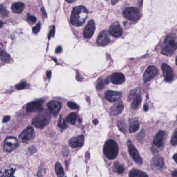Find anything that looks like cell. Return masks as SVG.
I'll return each mask as SVG.
<instances>
[{"label":"cell","mask_w":177,"mask_h":177,"mask_svg":"<svg viewBox=\"0 0 177 177\" xmlns=\"http://www.w3.org/2000/svg\"><path fill=\"white\" fill-rule=\"evenodd\" d=\"M88 11L84 6H78L74 7L72 9L70 22L76 27H80L84 24L87 18Z\"/></svg>","instance_id":"cell-1"},{"label":"cell","mask_w":177,"mask_h":177,"mask_svg":"<svg viewBox=\"0 0 177 177\" xmlns=\"http://www.w3.org/2000/svg\"><path fill=\"white\" fill-rule=\"evenodd\" d=\"M164 46L161 53L165 56H171L177 49V38L174 34H169L166 37Z\"/></svg>","instance_id":"cell-2"},{"label":"cell","mask_w":177,"mask_h":177,"mask_svg":"<svg viewBox=\"0 0 177 177\" xmlns=\"http://www.w3.org/2000/svg\"><path fill=\"white\" fill-rule=\"evenodd\" d=\"M49 111H41L33 119L32 123L33 126L38 128H43L50 121L51 115Z\"/></svg>","instance_id":"cell-3"},{"label":"cell","mask_w":177,"mask_h":177,"mask_svg":"<svg viewBox=\"0 0 177 177\" xmlns=\"http://www.w3.org/2000/svg\"><path fill=\"white\" fill-rule=\"evenodd\" d=\"M118 145L112 139L108 140L103 147L104 154L110 159H114L118 154Z\"/></svg>","instance_id":"cell-4"},{"label":"cell","mask_w":177,"mask_h":177,"mask_svg":"<svg viewBox=\"0 0 177 177\" xmlns=\"http://www.w3.org/2000/svg\"><path fill=\"white\" fill-rule=\"evenodd\" d=\"M123 16L127 20L137 21L141 17V14L138 9L136 7H129L124 10Z\"/></svg>","instance_id":"cell-5"},{"label":"cell","mask_w":177,"mask_h":177,"mask_svg":"<svg viewBox=\"0 0 177 177\" xmlns=\"http://www.w3.org/2000/svg\"><path fill=\"white\" fill-rule=\"evenodd\" d=\"M127 146L128 148V152L130 156L132 157L134 162L139 165H141L143 163V160L139 152L137 150L135 145H133V142L128 140L127 142Z\"/></svg>","instance_id":"cell-6"},{"label":"cell","mask_w":177,"mask_h":177,"mask_svg":"<svg viewBox=\"0 0 177 177\" xmlns=\"http://www.w3.org/2000/svg\"><path fill=\"white\" fill-rule=\"evenodd\" d=\"M19 145L18 139L14 137H7L4 142V150L7 152H11L16 150Z\"/></svg>","instance_id":"cell-7"},{"label":"cell","mask_w":177,"mask_h":177,"mask_svg":"<svg viewBox=\"0 0 177 177\" xmlns=\"http://www.w3.org/2000/svg\"><path fill=\"white\" fill-rule=\"evenodd\" d=\"M35 137V132L32 127H28L21 133L19 139L22 142H28L32 140Z\"/></svg>","instance_id":"cell-8"},{"label":"cell","mask_w":177,"mask_h":177,"mask_svg":"<svg viewBox=\"0 0 177 177\" xmlns=\"http://www.w3.org/2000/svg\"><path fill=\"white\" fill-rule=\"evenodd\" d=\"M44 102V100L40 99L28 103L26 108L27 112H34L42 111L43 110V104Z\"/></svg>","instance_id":"cell-9"},{"label":"cell","mask_w":177,"mask_h":177,"mask_svg":"<svg viewBox=\"0 0 177 177\" xmlns=\"http://www.w3.org/2000/svg\"><path fill=\"white\" fill-rule=\"evenodd\" d=\"M95 23L93 20L89 21L88 24H86L83 32V36L85 38L89 39L91 38L95 31Z\"/></svg>","instance_id":"cell-10"},{"label":"cell","mask_w":177,"mask_h":177,"mask_svg":"<svg viewBox=\"0 0 177 177\" xmlns=\"http://www.w3.org/2000/svg\"><path fill=\"white\" fill-rule=\"evenodd\" d=\"M157 69L153 65L149 66L143 74V80L145 82H148L153 79L157 75Z\"/></svg>","instance_id":"cell-11"},{"label":"cell","mask_w":177,"mask_h":177,"mask_svg":"<svg viewBox=\"0 0 177 177\" xmlns=\"http://www.w3.org/2000/svg\"><path fill=\"white\" fill-rule=\"evenodd\" d=\"M164 165V161L162 157L157 155L153 157L151 162V168L155 170H158L162 169Z\"/></svg>","instance_id":"cell-12"},{"label":"cell","mask_w":177,"mask_h":177,"mask_svg":"<svg viewBox=\"0 0 177 177\" xmlns=\"http://www.w3.org/2000/svg\"><path fill=\"white\" fill-rule=\"evenodd\" d=\"M162 70L166 81L171 82L173 80L174 73L172 69L169 65L166 63H163L162 65Z\"/></svg>","instance_id":"cell-13"},{"label":"cell","mask_w":177,"mask_h":177,"mask_svg":"<svg viewBox=\"0 0 177 177\" xmlns=\"http://www.w3.org/2000/svg\"><path fill=\"white\" fill-rule=\"evenodd\" d=\"M109 32L110 35L115 38H118L123 34V30L120 24L118 22H114L110 27Z\"/></svg>","instance_id":"cell-14"},{"label":"cell","mask_w":177,"mask_h":177,"mask_svg":"<svg viewBox=\"0 0 177 177\" xmlns=\"http://www.w3.org/2000/svg\"><path fill=\"white\" fill-rule=\"evenodd\" d=\"M110 41V40L108 32L106 31H102L98 36L97 43L99 46H103L108 44Z\"/></svg>","instance_id":"cell-15"},{"label":"cell","mask_w":177,"mask_h":177,"mask_svg":"<svg viewBox=\"0 0 177 177\" xmlns=\"http://www.w3.org/2000/svg\"><path fill=\"white\" fill-rule=\"evenodd\" d=\"M47 107L52 114L57 115L61 109V104L57 101H52L47 104Z\"/></svg>","instance_id":"cell-16"},{"label":"cell","mask_w":177,"mask_h":177,"mask_svg":"<svg viewBox=\"0 0 177 177\" xmlns=\"http://www.w3.org/2000/svg\"><path fill=\"white\" fill-rule=\"evenodd\" d=\"M121 96L122 92H121L108 90L105 93V97L106 100L111 102H114L118 101Z\"/></svg>","instance_id":"cell-17"},{"label":"cell","mask_w":177,"mask_h":177,"mask_svg":"<svg viewBox=\"0 0 177 177\" xmlns=\"http://www.w3.org/2000/svg\"><path fill=\"white\" fill-rule=\"evenodd\" d=\"M166 133L165 131L160 130L157 133L155 138L154 139L153 145L155 147H162L164 145V141Z\"/></svg>","instance_id":"cell-18"},{"label":"cell","mask_w":177,"mask_h":177,"mask_svg":"<svg viewBox=\"0 0 177 177\" xmlns=\"http://www.w3.org/2000/svg\"><path fill=\"white\" fill-rule=\"evenodd\" d=\"M84 142V137L83 135L73 137L70 139L69 141V145L72 148H78L83 146Z\"/></svg>","instance_id":"cell-19"},{"label":"cell","mask_w":177,"mask_h":177,"mask_svg":"<svg viewBox=\"0 0 177 177\" xmlns=\"http://www.w3.org/2000/svg\"><path fill=\"white\" fill-rule=\"evenodd\" d=\"M110 80L113 84H121L123 83L125 80L124 74L122 73L116 72L111 75Z\"/></svg>","instance_id":"cell-20"},{"label":"cell","mask_w":177,"mask_h":177,"mask_svg":"<svg viewBox=\"0 0 177 177\" xmlns=\"http://www.w3.org/2000/svg\"><path fill=\"white\" fill-rule=\"evenodd\" d=\"M124 110V105L122 101H120L112 106L111 112L113 115H116L121 114Z\"/></svg>","instance_id":"cell-21"},{"label":"cell","mask_w":177,"mask_h":177,"mask_svg":"<svg viewBox=\"0 0 177 177\" xmlns=\"http://www.w3.org/2000/svg\"><path fill=\"white\" fill-rule=\"evenodd\" d=\"M12 11L16 14H20L24 9V4L22 2H16L12 4Z\"/></svg>","instance_id":"cell-22"},{"label":"cell","mask_w":177,"mask_h":177,"mask_svg":"<svg viewBox=\"0 0 177 177\" xmlns=\"http://www.w3.org/2000/svg\"><path fill=\"white\" fill-rule=\"evenodd\" d=\"M129 176L130 177H148V175L145 172L136 169H133L129 172Z\"/></svg>","instance_id":"cell-23"},{"label":"cell","mask_w":177,"mask_h":177,"mask_svg":"<svg viewBox=\"0 0 177 177\" xmlns=\"http://www.w3.org/2000/svg\"><path fill=\"white\" fill-rule=\"evenodd\" d=\"M141 101L142 98L141 94H137L136 97L134 98L133 103L131 104L132 109H137L141 103Z\"/></svg>","instance_id":"cell-24"},{"label":"cell","mask_w":177,"mask_h":177,"mask_svg":"<svg viewBox=\"0 0 177 177\" xmlns=\"http://www.w3.org/2000/svg\"><path fill=\"white\" fill-rule=\"evenodd\" d=\"M139 124L137 120L131 121L129 124V130L130 133H135L139 129Z\"/></svg>","instance_id":"cell-25"},{"label":"cell","mask_w":177,"mask_h":177,"mask_svg":"<svg viewBox=\"0 0 177 177\" xmlns=\"http://www.w3.org/2000/svg\"><path fill=\"white\" fill-rule=\"evenodd\" d=\"M55 171L57 176L60 177L64 176L63 169L62 168L61 164L59 162H57L55 164Z\"/></svg>","instance_id":"cell-26"},{"label":"cell","mask_w":177,"mask_h":177,"mask_svg":"<svg viewBox=\"0 0 177 177\" xmlns=\"http://www.w3.org/2000/svg\"><path fill=\"white\" fill-rule=\"evenodd\" d=\"M77 116L76 113H71L67 117L66 120L68 123H70L72 125H74L77 121Z\"/></svg>","instance_id":"cell-27"},{"label":"cell","mask_w":177,"mask_h":177,"mask_svg":"<svg viewBox=\"0 0 177 177\" xmlns=\"http://www.w3.org/2000/svg\"><path fill=\"white\" fill-rule=\"evenodd\" d=\"M118 126L120 131H121L122 133H125L126 131V124L123 120H120L118 122Z\"/></svg>","instance_id":"cell-28"},{"label":"cell","mask_w":177,"mask_h":177,"mask_svg":"<svg viewBox=\"0 0 177 177\" xmlns=\"http://www.w3.org/2000/svg\"><path fill=\"white\" fill-rule=\"evenodd\" d=\"M11 59L10 56L9 54L6 53V52L4 50H2L1 51V59L2 61L6 63L8 62Z\"/></svg>","instance_id":"cell-29"},{"label":"cell","mask_w":177,"mask_h":177,"mask_svg":"<svg viewBox=\"0 0 177 177\" xmlns=\"http://www.w3.org/2000/svg\"><path fill=\"white\" fill-rule=\"evenodd\" d=\"M109 82V81L108 80H102L99 79L98 81L97 87L99 89H101L104 87V85Z\"/></svg>","instance_id":"cell-30"},{"label":"cell","mask_w":177,"mask_h":177,"mask_svg":"<svg viewBox=\"0 0 177 177\" xmlns=\"http://www.w3.org/2000/svg\"><path fill=\"white\" fill-rule=\"evenodd\" d=\"M58 125L62 129H65L68 127L67 125L66 124L65 120L62 118L61 116H60V118H59Z\"/></svg>","instance_id":"cell-31"},{"label":"cell","mask_w":177,"mask_h":177,"mask_svg":"<svg viewBox=\"0 0 177 177\" xmlns=\"http://www.w3.org/2000/svg\"><path fill=\"white\" fill-rule=\"evenodd\" d=\"M171 144L174 146L177 145V129H175L173 133V135L171 138Z\"/></svg>","instance_id":"cell-32"},{"label":"cell","mask_w":177,"mask_h":177,"mask_svg":"<svg viewBox=\"0 0 177 177\" xmlns=\"http://www.w3.org/2000/svg\"><path fill=\"white\" fill-rule=\"evenodd\" d=\"M114 166L118 174H122L124 172V168L123 166L120 165L118 162H116L114 164Z\"/></svg>","instance_id":"cell-33"},{"label":"cell","mask_w":177,"mask_h":177,"mask_svg":"<svg viewBox=\"0 0 177 177\" xmlns=\"http://www.w3.org/2000/svg\"><path fill=\"white\" fill-rule=\"evenodd\" d=\"M68 106L71 109L77 110L79 109V106L73 102H71V101L68 102Z\"/></svg>","instance_id":"cell-34"},{"label":"cell","mask_w":177,"mask_h":177,"mask_svg":"<svg viewBox=\"0 0 177 177\" xmlns=\"http://www.w3.org/2000/svg\"><path fill=\"white\" fill-rule=\"evenodd\" d=\"M0 12H1V15L3 17H6L9 14V12L3 7L2 5H1Z\"/></svg>","instance_id":"cell-35"},{"label":"cell","mask_w":177,"mask_h":177,"mask_svg":"<svg viewBox=\"0 0 177 177\" xmlns=\"http://www.w3.org/2000/svg\"><path fill=\"white\" fill-rule=\"evenodd\" d=\"M27 85V83L26 82H22L21 83H19L18 84H17L16 85V88L18 90H21V89H22L24 88H25V87Z\"/></svg>","instance_id":"cell-36"},{"label":"cell","mask_w":177,"mask_h":177,"mask_svg":"<svg viewBox=\"0 0 177 177\" xmlns=\"http://www.w3.org/2000/svg\"><path fill=\"white\" fill-rule=\"evenodd\" d=\"M27 20L31 24H34V23H36V18L34 16L28 15V18H27Z\"/></svg>","instance_id":"cell-37"},{"label":"cell","mask_w":177,"mask_h":177,"mask_svg":"<svg viewBox=\"0 0 177 177\" xmlns=\"http://www.w3.org/2000/svg\"><path fill=\"white\" fill-rule=\"evenodd\" d=\"M40 29H41V24H40V23H39L38 24H36L35 27L33 28V32L35 33V34H36V33H38L40 31Z\"/></svg>","instance_id":"cell-38"},{"label":"cell","mask_w":177,"mask_h":177,"mask_svg":"<svg viewBox=\"0 0 177 177\" xmlns=\"http://www.w3.org/2000/svg\"><path fill=\"white\" fill-rule=\"evenodd\" d=\"M55 27L53 26L52 29L50 30V32L49 33V36H48V38H50L53 37L55 35Z\"/></svg>","instance_id":"cell-39"},{"label":"cell","mask_w":177,"mask_h":177,"mask_svg":"<svg viewBox=\"0 0 177 177\" xmlns=\"http://www.w3.org/2000/svg\"><path fill=\"white\" fill-rule=\"evenodd\" d=\"M136 91H137V90H133V92H131V93H130L129 96V97H128L129 100L132 99L133 98H135L136 97Z\"/></svg>","instance_id":"cell-40"},{"label":"cell","mask_w":177,"mask_h":177,"mask_svg":"<svg viewBox=\"0 0 177 177\" xmlns=\"http://www.w3.org/2000/svg\"><path fill=\"white\" fill-rule=\"evenodd\" d=\"M10 118H10V116H5L4 117V118H3V122H4V123H6L7 122L9 121Z\"/></svg>","instance_id":"cell-41"},{"label":"cell","mask_w":177,"mask_h":177,"mask_svg":"<svg viewBox=\"0 0 177 177\" xmlns=\"http://www.w3.org/2000/svg\"><path fill=\"white\" fill-rule=\"evenodd\" d=\"M61 51H62V47H61L60 46H59L56 49V53H60L61 52Z\"/></svg>","instance_id":"cell-42"},{"label":"cell","mask_w":177,"mask_h":177,"mask_svg":"<svg viewBox=\"0 0 177 177\" xmlns=\"http://www.w3.org/2000/svg\"><path fill=\"white\" fill-rule=\"evenodd\" d=\"M119 0H111V4L112 5H115L116 3H118Z\"/></svg>","instance_id":"cell-43"},{"label":"cell","mask_w":177,"mask_h":177,"mask_svg":"<svg viewBox=\"0 0 177 177\" xmlns=\"http://www.w3.org/2000/svg\"><path fill=\"white\" fill-rule=\"evenodd\" d=\"M47 77L48 79H50V77H51V72L50 71H48L47 72Z\"/></svg>","instance_id":"cell-44"},{"label":"cell","mask_w":177,"mask_h":177,"mask_svg":"<svg viewBox=\"0 0 177 177\" xmlns=\"http://www.w3.org/2000/svg\"><path fill=\"white\" fill-rule=\"evenodd\" d=\"M173 159H174V161L176 162L177 163V153L174 154V157H173Z\"/></svg>","instance_id":"cell-45"},{"label":"cell","mask_w":177,"mask_h":177,"mask_svg":"<svg viewBox=\"0 0 177 177\" xmlns=\"http://www.w3.org/2000/svg\"><path fill=\"white\" fill-rule=\"evenodd\" d=\"M68 3H73L75 1H77V0H65Z\"/></svg>","instance_id":"cell-46"},{"label":"cell","mask_w":177,"mask_h":177,"mask_svg":"<svg viewBox=\"0 0 177 177\" xmlns=\"http://www.w3.org/2000/svg\"><path fill=\"white\" fill-rule=\"evenodd\" d=\"M172 176L174 177H177V171H174L172 172Z\"/></svg>","instance_id":"cell-47"},{"label":"cell","mask_w":177,"mask_h":177,"mask_svg":"<svg viewBox=\"0 0 177 177\" xmlns=\"http://www.w3.org/2000/svg\"><path fill=\"white\" fill-rule=\"evenodd\" d=\"M144 110H145V111H147L148 110V106L146 105V104L144 105Z\"/></svg>","instance_id":"cell-48"},{"label":"cell","mask_w":177,"mask_h":177,"mask_svg":"<svg viewBox=\"0 0 177 177\" xmlns=\"http://www.w3.org/2000/svg\"><path fill=\"white\" fill-rule=\"evenodd\" d=\"M94 122V125H97L98 123V121L97 120H94V121H93Z\"/></svg>","instance_id":"cell-49"},{"label":"cell","mask_w":177,"mask_h":177,"mask_svg":"<svg viewBox=\"0 0 177 177\" xmlns=\"http://www.w3.org/2000/svg\"><path fill=\"white\" fill-rule=\"evenodd\" d=\"M3 22H2V21H1V28H2V26H3Z\"/></svg>","instance_id":"cell-50"},{"label":"cell","mask_w":177,"mask_h":177,"mask_svg":"<svg viewBox=\"0 0 177 177\" xmlns=\"http://www.w3.org/2000/svg\"><path fill=\"white\" fill-rule=\"evenodd\" d=\"M176 65H177V57H176Z\"/></svg>","instance_id":"cell-51"},{"label":"cell","mask_w":177,"mask_h":177,"mask_svg":"<svg viewBox=\"0 0 177 177\" xmlns=\"http://www.w3.org/2000/svg\"><path fill=\"white\" fill-rule=\"evenodd\" d=\"M106 1H108V0H106Z\"/></svg>","instance_id":"cell-52"}]
</instances>
